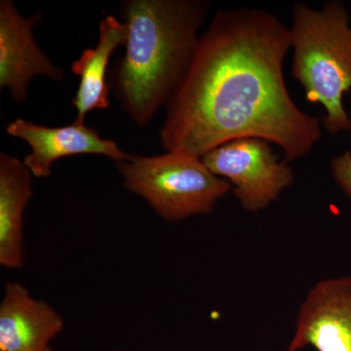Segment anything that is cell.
Masks as SVG:
<instances>
[{"mask_svg":"<svg viewBox=\"0 0 351 351\" xmlns=\"http://www.w3.org/2000/svg\"><path fill=\"white\" fill-rule=\"evenodd\" d=\"M5 131L31 147V154L25 156L24 163L38 179L50 177L54 163L64 157L97 154L110 157L117 163L128 160L132 156L120 149L114 141L104 138L98 131L82 122L48 127L16 119L6 126Z\"/></svg>","mask_w":351,"mask_h":351,"instance_id":"cell-8","label":"cell"},{"mask_svg":"<svg viewBox=\"0 0 351 351\" xmlns=\"http://www.w3.org/2000/svg\"><path fill=\"white\" fill-rule=\"evenodd\" d=\"M210 4L202 0H124L128 36L108 75L122 110L138 126L167 107L195 57Z\"/></svg>","mask_w":351,"mask_h":351,"instance_id":"cell-2","label":"cell"},{"mask_svg":"<svg viewBox=\"0 0 351 351\" xmlns=\"http://www.w3.org/2000/svg\"><path fill=\"white\" fill-rule=\"evenodd\" d=\"M117 165L125 188L167 221L211 214L218 201L232 189L230 182L208 169L201 157L186 152L132 154Z\"/></svg>","mask_w":351,"mask_h":351,"instance_id":"cell-4","label":"cell"},{"mask_svg":"<svg viewBox=\"0 0 351 351\" xmlns=\"http://www.w3.org/2000/svg\"><path fill=\"white\" fill-rule=\"evenodd\" d=\"M40 14L24 17L12 0L0 1V88H7L16 103L29 99L32 78L44 76L55 82L64 77L63 69L51 61L36 43L34 29Z\"/></svg>","mask_w":351,"mask_h":351,"instance_id":"cell-7","label":"cell"},{"mask_svg":"<svg viewBox=\"0 0 351 351\" xmlns=\"http://www.w3.org/2000/svg\"><path fill=\"white\" fill-rule=\"evenodd\" d=\"M64 323L54 307L32 297L20 282H7L0 302V351H53Z\"/></svg>","mask_w":351,"mask_h":351,"instance_id":"cell-9","label":"cell"},{"mask_svg":"<svg viewBox=\"0 0 351 351\" xmlns=\"http://www.w3.org/2000/svg\"><path fill=\"white\" fill-rule=\"evenodd\" d=\"M331 172L339 189L351 198V152H346L332 159Z\"/></svg>","mask_w":351,"mask_h":351,"instance_id":"cell-12","label":"cell"},{"mask_svg":"<svg viewBox=\"0 0 351 351\" xmlns=\"http://www.w3.org/2000/svg\"><path fill=\"white\" fill-rule=\"evenodd\" d=\"M351 351V276L321 279L298 311L287 351Z\"/></svg>","mask_w":351,"mask_h":351,"instance_id":"cell-6","label":"cell"},{"mask_svg":"<svg viewBox=\"0 0 351 351\" xmlns=\"http://www.w3.org/2000/svg\"><path fill=\"white\" fill-rule=\"evenodd\" d=\"M292 75L309 103L325 110L322 123L332 134L351 130L343 97L351 92L350 16L341 1L320 9L304 2L293 7Z\"/></svg>","mask_w":351,"mask_h":351,"instance_id":"cell-3","label":"cell"},{"mask_svg":"<svg viewBox=\"0 0 351 351\" xmlns=\"http://www.w3.org/2000/svg\"><path fill=\"white\" fill-rule=\"evenodd\" d=\"M208 169L232 186L233 195L246 211H263L278 200L295 180L288 161L278 160L271 143L242 138L215 147L201 156Z\"/></svg>","mask_w":351,"mask_h":351,"instance_id":"cell-5","label":"cell"},{"mask_svg":"<svg viewBox=\"0 0 351 351\" xmlns=\"http://www.w3.org/2000/svg\"><path fill=\"white\" fill-rule=\"evenodd\" d=\"M128 31L126 25L113 15H108L99 25L98 43L85 49L71 64V69L80 77V85L73 97L76 110L75 121L84 123L87 113L110 107L108 69L115 50L125 45Z\"/></svg>","mask_w":351,"mask_h":351,"instance_id":"cell-10","label":"cell"},{"mask_svg":"<svg viewBox=\"0 0 351 351\" xmlns=\"http://www.w3.org/2000/svg\"><path fill=\"white\" fill-rule=\"evenodd\" d=\"M291 49L290 27L274 14L219 10L165 108L163 149L201 157L230 141L258 138L280 147L288 162L307 156L322 128L289 94L283 66Z\"/></svg>","mask_w":351,"mask_h":351,"instance_id":"cell-1","label":"cell"},{"mask_svg":"<svg viewBox=\"0 0 351 351\" xmlns=\"http://www.w3.org/2000/svg\"><path fill=\"white\" fill-rule=\"evenodd\" d=\"M32 177L24 161L0 154V265L6 269L25 265L23 223L32 196Z\"/></svg>","mask_w":351,"mask_h":351,"instance_id":"cell-11","label":"cell"},{"mask_svg":"<svg viewBox=\"0 0 351 351\" xmlns=\"http://www.w3.org/2000/svg\"><path fill=\"white\" fill-rule=\"evenodd\" d=\"M114 351H121V350H114Z\"/></svg>","mask_w":351,"mask_h":351,"instance_id":"cell-13","label":"cell"}]
</instances>
